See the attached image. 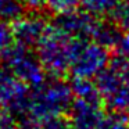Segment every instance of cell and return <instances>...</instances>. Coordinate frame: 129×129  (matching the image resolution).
Wrapping results in <instances>:
<instances>
[{
  "label": "cell",
  "instance_id": "obj_3",
  "mask_svg": "<svg viewBox=\"0 0 129 129\" xmlns=\"http://www.w3.org/2000/svg\"><path fill=\"white\" fill-rule=\"evenodd\" d=\"M0 61L31 87L40 85L47 75L36 54L17 42L0 57Z\"/></svg>",
  "mask_w": 129,
  "mask_h": 129
},
{
  "label": "cell",
  "instance_id": "obj_14",
  "mask_svg": "<svg viewBox=\"0 0 129 129\" xmlns=\"http://www.w3.org/2000/svg\"><path fill=\"white\" fill-rule=\"evenodd\" d=\"M97 129H129V117L128 114L110 111Z\"/></svg>",
  "mask_w": 129,
  "mask_h": 129
},
{
  "label": "cell",
  "instance_id": "obj_1",
  "mask_svg": "<svg viewBox=\"0 0 129 129\" xmlns=\"http://www.w3.org/2000/svg\"><path fill=\"white\" fill-rule=\"evenodd\" d=\"M74 99L71 82L50 76L38 86L31 87L28 100V114L39 122L68 112Z\"/></svg>",
  "mask_w": 129,
  "mask_h": 129
},
{
  "label": "cell",
  "instance_id": "obj_16",
  "mask_svg": "<svg viewBox=\"0 0 129 129\" xmlns=\"http://www.w3.org/2000/svg\"><path fill=\"white\" fill-rule=\"evenodd\" d=\"M81 3L82 0H46V9L51 14L58 15L76 10Z\"/></svg>",
  "mask_w": 129,
  "mask_h": 129
},
{
  "label": "cell",
  "instance_id": "obj_13",
  "mask_svg": "<svg viewBox=\"0 0 129 129\" xmlns=\"http://www.w3.org/2000/svg\"><path fill=\"white\" fill-rule=\"evenodd\" d=\"M26 9L20 0H0V21L15 22L25 14Z\"/></svg>",
  "mask_w": 129,
  "mask_h": 129
},
{
  "label": "cell",
  "instance_id": "obj_9",
  "mask_svg": "<svg viewBox=\"0 0 129 129\" xmlns=\"http://www.w3.org/2000/svg\"><path fill=\"white\" fill-rule=\"evenodd\" d=\"M103 106L101 103L74 99L70 110H68V119L72 129H97L104 118Z\"/></svg>",
  "mask_w": 129,
  "mask_h": 129
},
{
  "label": "cell",
  "instance_id": "obj_12",
  "mask_svg": "<svg viewBox=\"0 0 129 129\" xmlns=\"http://www.w3.org/2000/svg\"><path fill=\"white\" fill-rule=\"evenodd\" d=\"M122 2L123 0H82L81 6L94 17L104 18L111 14L112 10Z\"/></svg>",
  "mask_w": 129,
  "mask_h": 129
},
{
  "label": "cell",
  "instance_id": "obj_18",
  "mask_svg": "<svg viewBox=\"0 0 129 129\" xmlns=\"http://www.w3.org/2000/svg\"><path fill=\"white\" fill-rule=\"evenodd\" d=\"M108 65L111 68H114V70L129 83V58L115 53L114 56L110 58Z\"/></svg>",
  "mask_w": 129,
  "mask_h": 129
},
{
  "label": "cell",
  "instance_id": "obj_4",
  "mask_svg": "<svg viewBox=\"0 0 129 129\" xmlns=\"http://www.w3.org/2000/svg\"><path fill=\"white\" fill-rule=\"evenodd\" d=\"M107 50L90 39H76L70 72L78 78H96L110 62Z\"/></svg>",
  "mask_w": 129,
  "mask_h": 129
},
{
  "label": "cell",
  "instance_id": "obj_17",
  "mask_svg": "<svg viewBox=\"0 0 129 129\" xmlns=\"http://www.w3.org/2000/svg\"><path fill=\"white\" fill-rule=\"evenodd\" d=\"M15 43L13 24L0 21V57Z\"/></svg>",
  "mask_w": 129,
  "mask_h": 129
},
{
  "label": "cell",
  "instance_id": "obj_10",
  "mask_svg": "<svg viewBox=\"0 0 129 129\" xmlns=\"http://www.w3.org/2000/svg\"><path fill=\"white\" fill-rule=\"evenodd\" d=\"M125 32L111 20V18H99L90 40L106 49H115Z\"/></svg>",
  "mask_w": 129,
  "mask_h": 129
},
{
  "label": "cell",
  "instance_id": "obj_7",
  "mask_svg": "<svg viewBox=\"0 0 129 129\" xmlns=\"http://www.w3.org/2000/svg\"><path fill=\"white\" fill-rule=\"evenodd\" d=\"M97 20V17L92 15L86 10L76 9L70 13L54 15L53 25L74 39H90Z\"/></svg>",
  "mask_w": 129,
  "mask_h": 129
},
{
  "label": "cell",
  "instance_id": "obj_23",
  "mask_svg": "<svg viewBox=\"0 0 129 129\" xmlns=\"http://www.w3.org/2000/svg\"><path fill=\"white\" fill-rule=\"evenodd\" d=\"M115 51L118 54H121V56L129 58V32L128 34H123V36L121 38L118 46L115 47Z\"/></svg>",
  "mask_w": 129,
  "mask_h": 129
},
{
  "label": "cell",
  "instance_id": "obj_11",
  "mask_svg": "<svg viewBox=\"0 0 129 129\" xmlns=\"http://www.w3.org/2000/svg\"><path fill=\"white\" fill-rule=\"evenodd\" d=\"M71 87L75 99H82V100L93 101V103H103V97L99 90L97 85L92 78H78L74 76L71 81Z\"/></svg>",
  "mask_w": 129,
  "mask_h": 129
},
{
  "label": "cell",
  "instance_id": "obj_21",
  "mask_svg": "<svg viewBox=\"0 0 129 129\" xmlns=\"http://www.w3.org/2000/svg\"><path fill=\"white\" fill-rule=\"evenodd\" d=\"M18 129H42V122L31 115H24L18 121Z\"/></svg>",
  "mask_w": 129,
  "mask_h": 129
},
{
  "label": "cell",
  "instance_id": "obj_19",
  "mask_svg": "<svg viewBox=\"0 0 129 129\" xmlns=\"http://www.w3.org/2000/svg\"><path fill=\"white\" fill-rule=\"evenodd\" d=\"M42 129H72L70 119L62 115L53 117L42 122Z\"/></svg>",
  "mask_w": 129,
  "mask_h": 129
},
{
  "label": "cell",
  "instance_id": "obj_22",
  "mask_svg": "<svg viewBox=\"0 0 129 129\" xmlns=\"http://www.w3.org/2000/svg\"><path fill=\"white\" fill-rule=\"evenodd\" d=\"M28 11H40L46 7V0H20Z\"/></svg>",
  "mask_w": 129,
  "mask_h": 129
},
{
  "label": "cell",
  "instance_id": "obj_8",
  "mask_svg": "<svg viewBox=\"0 0 129 129\" xmlns=\"http://www.w3.org/2000/svg\"><path fill=\"white\" fill-rule=\"evenodd\" d=\"M47 28V20L39 14V11H29V14H24L13 22L15 42L28 49H34L39 45Z\"/></svg>",
  "mask_w": 129,
  "mask_h": 129
},
{
  "label": "cell",
  "instance_id": "obj_5",
  "mask_svg": "<svg viewBox=\"0 0 129 129\" xmlns=\"http://www.w3.org/2000/svg\"><path fill=\"white\" fill-rule=\"evenodd\" d=\"M103 103L110 111L129 115V83L110 65L94 78Z\"/></svg>",
  "mask_w": 129,
  "mask_h": 129
},
{
  "label": "cell",
  "instance_id": "obj_15",
  "mask_svg": "<svg viewBox=\"0 0 129 129\" xmlns=\"http://www.w3.org/2000/svg\"><path fill=\"white\" fill-rule=\"evenodd\" d=\"M125 34L129 32V0H123L122 3H119L112 13L108 15Z\"/></svg>",
  "mask_w": 129,
  "mask_h": 129
},
{
  "label": "cell",
  "instance_id": "obj_2",
  "mask_svg": "<svg viewBox=\"0 0 129 129\" xmlns=\"http://www.w3.org/2000/svg\"><path fill=\"white\" fill-rule=\"evenodd\" d=\"M76 39L60 31L53 24L49 25L42 40L36 46V56L40 60L46 74L62 78L70 71Z\"/></svg>",
  "mask_w": 129,
  "mask_h": 129
},
{
  "label": "cell",
  "instance_id": "obj_6",
  "mask_svg": "<svg viewBox=\"0 0 129 129\" xmlns=\"http://www.w3.org/2000/svg\"><path fill=\"white\" fill-rule=\"evenodd\" d=\"M31 86L21 81L11 70L0 65V106L21 118L28 114Z\"/></svg>",
  "mask_w": 129,
  "mask_h": 129
},
{
  "label": "cell",
  "instance_id": "obj_20",
  "mask_svg": "<svg viewBox=\"0 0 129 129\" xmlns=\"http://www.w3.org/2000/svg\"><path fill=\"white\" fill-rule=\"evenodd\" d=\"M0 129H18V119L9 110L0 111Z\"/></svg>",
  "mask_w": 129,
  "mask_h": 129
}]
</instances>
